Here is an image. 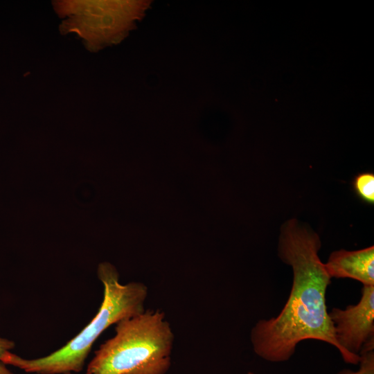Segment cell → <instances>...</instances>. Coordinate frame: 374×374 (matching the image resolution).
<instances>
[{
	"label": "cell",
	"mask_w": 374,
	"mask_h": 374,
	"mask_svg": "<svg viewBox=\"0 0 374 374\" xmlns=\"http://www.w3.org/2000/svg\"><path fill=\"white\" fill-rule=\"evenodd\" d=\"M247 374H256V373H253V372H252V371H249V372L247 373Z\"/></svg>",
	"instance_id": "obj_11"
},
{
	"label": "cell",
	"mask_w": 374,
	"mask_h": 374,
	"mask_svg": "<svg viewBox=\"0 0 374 374\" xmlns=\"http://www.w3.org/2000/svg\"><path fill=\"white\" fill-rule=\"evenodd\" d=\"M324 265L331 278H350L363 286L374 285L373 246L355 251H333Z\"/></svg>",
	"instance_id": "obj_6"
},
{
	"label": "cell",
	"mask_w": 374,
	"mask_h": 374,
	"mask_svg": "<svg viewBox=\"0 0 374 374\" xmlns=\"http://www.w3.org/2000/svg\"><path fill=\"white\" fill-rule=\"evenodd\" d=\"M359 357L357 370L344 369L337 374H374V348L362 349Z\"/></svg>",
	"instance_id": "obj_8"
},
{
	"label": "cell",
	"mask_w": 374,
	"mask_h": 374,
	"mask_svg": "<svg viewBox=\"0 0 374 374\" xmlns=\"http://www.w3.org/2000/svg\"><path fill=\"white\" fill-rule=\"evenodd\" d=\"M116 334L100 345L85 374H166L174 334L165 314L148 310L115 324Z\"/></svg>",
	"instance_id": "obj_3"
},
{
	"label": "cell",
	"mask_w": 374,
	"mask_h": 374,
	"mask_svg": "<svg viewBox=\"0 0 374 374\" xmlns=\"http://www.w3.org/2000/svg\"><path fill=\"white\" fill-rule=\"evenodd\" d=\"M15 347L14 341L0 337V361L2 362L6 355Z\"/></svg>",
	"instance_id": "obj_9"
},
{
	"label": "cell",
	"mask_w": 374,
	"mask_h": 374,
	"mask_svg": "<svg viewBox=\"0 0 374 374\" xmlns=\"http://www.w3.org/2000/svg\"><path fill=\"white\" fill-rule=\"evenodd\" d=\"M328 314L343 360L358 364L362 349L374 344V285L363 286L356 304L333 308Z\"/></svg>",
	"instance_id": "obj_5"
},
{
	"label": "cell",
	"mask_w": 374,
	"mask_h": 374,
	"mask_svg": "<svg viewBox=\"0 0 374 374\" xmlns=\"http://www.w3.org/2000/svg\"><path fill=\"white\" fill-rule=\"evenodd\" d=\"M97 275L103 285V299L98 313L75 337L50 355L37 359H24L9 352L3 363L37 374H66L82 371L85 360L99 336L121 320L143 312L148 287L141 282L121 284L119 274L112 264L98 265Z\"/></svg>",
	"instance_id": "obj_2"
},
{
	"label": "cell",
	"mask_w": 374,
	"mask_h": 374,
	"mask_svg": "<svg viewBox=\"0 0 374 374\" xmlns=\"http://www.w3.org/2000/svg\"><path fill=\"white\" fill-rule=\"evenodd\" d=\"M321 246L319 235L296 220L283 226L278 251L292 269L290 294L276 316L260 319L250 332L254 353L267 362L289 360L298 344L308 339L328 344L340 352L326 305L331 278L319 256Z\"/></svg>",
	"instance_id": "obj_1"
},
{
	"label": "cell",
	"mask_w": 374,
	"mask_h": 374,
	"mask_svg": "<svg viewBox=\"0 0 374 374\" xmlns=\"http://www.w3.org/2000/svg\"><path fill=\"white\" fill-rule=\"evenodd\" d=\"M66 374H75V373H66Z\"/></svg>",
	"instance_id": "obj_12"
},
{
	"label": "cell",
	"mask_w": 374,
	"mask_h": 374,
	"mask_svg": "<svg viewBox=\"0 0 374 374\" xmlns=\"http://www.w3.org/2000/svg\"><path fill=\"white\" fill-rule=\"evenodd\" d=\"M353 190L362 202L374 204V174L371 172H359L351 182Z\"/></svg>",
	"instance_id": "obj_7"
},
{
	"label": "cell",
	"mask_w": 374,
	"mask_h": 374,
	"mask_svg": "<svg viewBox=\"0 0 374 374\" xmlns=\"http://www.w3.org/2000/svg\"><path fill=\"white\" fill-rule=\"evenodd\" d=\"M0 374H13L7 367L6 364L0 361Z\"/></svg>",
	"instance_id": "obj_10"
},
{
	"label": "cell",
	"mask_w": 374,
	"mask_h": 374,
	"mask_svg": "<svg viewBox=\"0 0 374 374\" xmlns=\"http://www.w3.org/2000/svg\"><path fill=\"white\" fill-rule=\"evenodd\" d=\"M151 1H62L54 2L59 15L67 17L63 33H75L86 47L96 51L123 40L136 25Z\"/></svg>",
	"instance_id": "obj_4"
}]
</instances>
